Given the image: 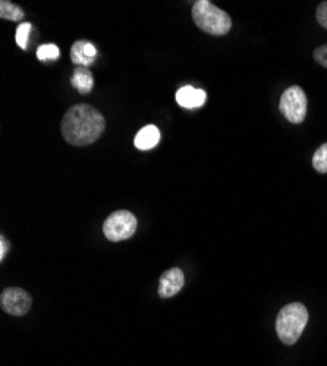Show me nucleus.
<instances>
[{"label": "nucleus", "mask_w": 327, "mask_h": 366, "mask_svg": "<svg viewBox=\"0 0 327 366\" xmlns=\"http://www.w3.org/2000/svg\"><path fill=\"white\" fill-rule=\"evenodd\" d=\"M62 135L65 141L75 147H85L102 136L106 120L102 113L90 104L72 106L62 119Z\"/></svg>", "instance_id": "1"}, {"label": "nucleus", "mask_w": 327, "mask_h": 366, "mask_svg": "<svg viewBox=\"0 0 327 366\" xmlns=\"http://www.w3.org/2000/svg\"><path fill=\"white\" fill-rule=\"evenodd\" d=\"M307 322V308L299 302H294V304H289L279 311L278 318H276V333H278L282 343L292 346L303 334Z\"/></svg>", "instance_id": "2"}, {"label": "nucleus", "mask_w": 327, "mask_h": 366, "mask_svg": "<svg viewBox=\"0 0 327 366\" xmlns=\"http://www.w3.org/2000/svg\"><path fill=\"white\" fill-rule=\"evenodd\" d=\"M193 19L200 30L210 35H224L232 28L231 17L209 0H198L194 3Z\"/></svg>", "instance_id": "3"}, {"label": "nucleus", "mask_w": 327, "mask_h": 366, "mask_svg": "<svg viewBox=\"0 0 327 366\" xmlns=\"http://www.w3.org/2000/svg\"><path fill=\"white\" fill-rule=\"evenodd\" d=\"M136 217L131 211L119 210L112 212L103 223V233L107 241L121 242L132 237L136 230Z\"/></svg>", "instance_id": "4"}, {"label": "nucleus", "mask_w": 327, "mask_h": 366, "mask_svg": "<svg viewBox=\"0 0 327 366\" xmlns=\"http://www.w3.org/2000/svg\"><path fill=\"white\" fill-rule=\"evenodd\" d=\"M307 95L303 88L292 85L283 91L279 110L291 123H301L304 122L307 115Z\"/></svg>", "instance_id": "5"}, {"label": "nucleus", "mask_w": 327, "mask_h": 366, "mask_svg": "<svg viewBox=\"0 0 327 366\" xmlns=\"http://www.w3.org/2000/svg\"><path fill=\"white\" fill-rule=\"evenodd\" d=\"M0 305L6 313L14 315V317H22L30 311L33 299L30 293L21 287H8L0 295Z\"/></svg>", "instance_id": "6"}, {"label": "nucleus", "mask_w": 327, "mask_h": 366, "mask_svg": "<svg viewBox=\"0 0 327 366\" xmlns=\"http://www.w3.org/2000/svg\"><path fill=\"white\" fill-rule=\"evenodd\" d=\"M185 284V275L179 268H170L165 271L160 277L159 282V296L163 299L173 298L176 293L181 292Z\"/></svg>", "instance_id": "7"}, {"label": "nucleus", "mask_w": 327, "mask_h": 366, "mask_svg": "<svg viewBox=\"0 0 327 366\" xmlns=\"http://www.w3.org/2000/svg\"><path fill=\"white\" fill-rule=\"evenodd\" d=\"M206 91L191 85L181 86L178 93H176V102L184 109H198L206 103Z\"/></svg>", "instance_id": "8"}, {"label": "nucleus", "mask_w": 327, "mask_h": 366, "mask_svg": "<svg viewBox=\"0 0 327 366\" xmlns=\"http://www.w3.org/2000/svg\"><path fill=\"white\" fill-rule=\"evenodd\" d=\"M96 56H97V50L94 44L87 40L75 42L71 47V60L78 66L87 68L88 65H91V63L96 60Z\"/></svg>", "instance_id": "9"}, {"label": "nucleus", "mask_w": 327, "mask_h": 366, "mask_svg": "<svg viewBox=\"0 0 327 366\" xmlns=\"http://www.w3.org/2000/svg\"><path fill=\"white\" fill-rule=\"evenodd\" d=\"M160 141V131L154 125H147L135 136V147L141 151L154 148Z\"/></svg>", "instance_id": "10"}, {"label": "nucleus", "mask_w": 327, "mask_h": 366, "mask_svg": "<svg viewBox=\"0 0 327 366\" xmlns=\"http://www.w3.org/2000/svg\"><path fill=\"white\" fill-rule=\"evenodd\" d=\"M72 86L77 90L80 94H88L91 93L93 90V85H94V78L91 72L88 71L87 68H82V66H78L77 69L73 71V75H72Z\"/></svg>", "instance_id": "11"}, {"label": "nucleus", "mask_w": 327, "mask_h": 366, "mask_svg": "<svg viewBox=\"0 0 327 366\" xmlns=\"http://www.w3.org/2000/svg\"><path fill=\"white\" fill-rule=\"evenodd\" d=\"M0 18L14 22H21L24 18V10L15 3L8 2V0H2V2H0Z\"/></svg>", "instance_id": "12"}, {"label": "nucleus", "mask_w": 327, "mask_h": 366, "mask_svg": "<svg viewBox=\"0 0 327 366\" xmlns=\"http://www.w3.org/2000/svg\"><path fill=\"white\" fill-rule=\"evenodd\" d=\"M60 56V50L56 44H44L40 46L37 50V59L40 62H47V60H56Z\"/></svg>", "instance_id": "13"}, {"label": "nucleus", "mask_w": 327, "mask_h": 366, "mask_svg": "<svg viewBox=\"0 0 327 366\" xmlns=\"http://www.w3.org/2000/svg\"><path fill=\"white\" fill-rule=\"evenodd\" d=\"M312 166L319 173H327V144L320 145L316 153H314Z\"/></svg>", "instance_id": "14"}, {"label": "nucleus", "mask_w": 327, "mask_h": 366, "mask_svg": "<svg viewBox=\"0 0 327 366\" xmlns=\"http://www.w3.org/2000/svg\"><path fill=\"white\" fill-rule=\"evenodd\" d=\"M33 28V25L30 22H21L18 25L17 28V34H15V40H17V44L25 50L27 48V44H28V35H30V31Z\"/></svg>", "instance_id": "15"}, {"label": "nucleus", "mask_w": 327, "mask_h": 366, "mask_svg": "<svg viewBox=\"0 0 327 366\" xmlns=\"http://www.w3.org/2000/svg\"><path fill=\"white\" fill-rule=\"evenodd\" d=\"M316 18H317V22L321 25V27L327 30V2H321L317 6Z\"/></svg>", "instance_id": "16"}, {"label": "nucleus", "mask_w": 327, "mask_h": 366, "mask_svg": "<svg viewBox=\"0 0 327 366\" xmlns=\"http://www.w3.org/2000/svg\"><path fill=\"white\" fill-rule=\"evenodd\" d=\"M314 59H316V62L320 63L321 66L327 68V44L320 46L314 50Z\"/></svg>", "instance_id": "17"}, {"label": "nucleus", "mask_w": 327, "mask_h": 366, "mask_svg": "<svg viewBox=\"0 0 327 366\" xmlns=\"http://www.w3.org/2000/svg\"><path fill=\"white\" fill-rule=\"evenodd\" d=\"M8 249H9V244L6 242V239L2 236V237H0V259H2V261L6 257Z\"/></svg>", "instance_id": "18"}]
</instances>
